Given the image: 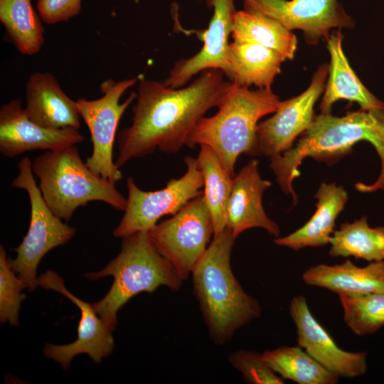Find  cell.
<instances>
[{
	"label": "cell",
	"mask_w": 384,
	"mask_h": 384,
	"mask_svg": "<svg viewBox=\"0 0 384 384\" xmlns=\"http://www.w3.org/2000/svg\"><path fill=\"white\" fill-rule=\"evenodd\" d=\"M329 67L323 64L314 73L307 89L297 97L281 101L274 114L258 124L257 156H272L291 149L296 138L311 125L314 107L324 90Z\"/></svg>",
	"instance_id": "cell-11"
},
{
	"label": "cell",
	"mask_w": 384,
	"mask_h": 384,
	"mask_svg": "<svg viewBox=\"0 0 384 384\" xmlns=\"http://www.w3.org/2000/svg\"><path fill=\"white\" fill-rule=\"evenodd\" d=\"M31 0H0V21L14 45L23 55H32L44 43V27Z\"/></svg>",
	"instance_id": "cell-26"
},
{
	"label": "cell",
	"mask_w": 384,
	"mask_h": 384,
	"mask_svg": "<svg viewBox=\"0 0 384 384\" xmlns=\"http://www.w3.org/2000/svg\"><path fill=\"white\" fill-rule=\"evenodd\" d=\"M338 297L345 323L355 334H373L384 326V293Z\"/></svg>",
	"instance_id": "cell-28"
},
{
	"label": "cell",
	"mask_w": 384,
	"mask_h": 384,
	"mask_svg": "<svg viewBox=\"0 0 384 384\" xmlns=\"http://www.w3.org/2000/svg\"><path fill=\"white\" fill-rule=\"evenodd\" d=\"M38 286L58 292L68 298L80 310L77 339L66 345L46 344L43 355L48 359L60 363L68 370L75 356L87 354L96 363L109 356L114 348V338L92 304L76 297L65 287L64 280L55 272L48 270L38 277Z\"/></svg>",
	"instance_id": "cell-13"
},
{
	"label": "cell",
	"mask_w": 384,
	"mask_h": 384,
	"mask_svg": "<svg viewBox=\"0 0 384 384\" xmlns=\"http://www.w3.org/2000/svg\"><path fill=\"white\" fill-rule=\"evenodd\" d=\"M258 161L250 160L233 178L232 190L227 208V228L236 239L244 231L263 228L278 238L280 230L262 206V195L272 183L261 178Z\"/></svg>",
	"instance_id": "cell-17"
},
{
	"label": "cell",
	"mask_w": 384,
	"mask_h": 384,
	"mask_svg": "<svg viewBox=\"0 0 384 384\" xmlns=\"http://www.w3.org/2000/svg\"><path fill=\"white\" fill-rule=\"evenodd\" d=\"M343 35L338 29L327 38L330 54L329 79L320 104L323 114L331 113L332 105L339 100L357 102L361 109L368 110L384 106L361 82L346 57L342 48Z\"/></svg>",
	"instance_id": "cell-20"
},
{
	"label": "cell",
	"mask_w": 384,
	"mask_h": 384,
	"mask_svg": "<svg viewBox=\"0 0 384 384\" xmlns=\"http://www.w3.org/2000/svg\"><path fill=\"white\" fill-rule=\"evenodd\" d=\"M137 78L115 81L107 79L100 84L102 95L95 100H76L80 117L87 125L92 144L86 164L97 175L111 182L122 179V174L113 160V147L119 122L127 107L137 99L131 92L122 103V95L137 82Z\"/></svg>",
	"instance_id": "cell-8"
},
{
	"label": "cell",
	"mask_w": 384,
	"mask_h": 384,
	"mask_svg": "<svg viewBox=\"0 0 384 384\" xmlns=\"http://www.w3.org/2000/svg\"><path fill=\"white\" fill-rule=\"evenodd\" d=\"M220 70L208 69L185 87L172 88L155 80L142 78L132 124L119 132V169L134 158L153 154L156 149L178 152L206 112L218 107L233 85Z\"/></svg>",
	"instance_id": "cell-1"
},
{
	"label": "cell",
	"mask_w": 384,
	"mask_h": 384,
	"mask_svg": "<svg viewBox=\"0 0 384 384\" xmlns=\"http://www.w3.org/2000/svg\"><path fill=\"white\" fill-rule=\"evenodd\" d=\"M27 285L12 270L4 247L0 246V321L18 326L21 304L26 299L22 291Z\"/></svg>",
	"instance_id": "cell-29"
},
{
	"label": "cell",
	"mask_w": 384,
	"mask_h": 384,
	"mask_svg": "<svg viewBox=\"0 0 384 384\" xmlns=\"http://www.w3.org/2000/svg\"><path fill=\"white\" fill-rule=\"evenodd\" d=\"M315 198L316 210L309 221L292 233L274 239L276 245L299 250L329 243L336 220L348 201V193L342 186L334 183H322Z\"/></svg>",
	"instance_id": "cell-21"
},
{
	"label": "cell",
	"mask_w": 384,
	"mask_h": 384,
	"mask_svg": "<svg viewBox=\"0 0 384 384\" xmlns=\"http://www.w3.org/2000/svg\"><path fill=\"white\" fill-rule=\"evenodd\" d=\"M262 356L277 375L299 384H336L338 381V376L322 366L299 346H283L265 351Z\"/></svg>",
	"instance_id": "cell-27"
},
{
	"label": "cell",
	"mask_w": 384,
	"mask_h": 384,
	"mask_svg": "<svg viewBox=\"0 0 384 384\" xmlns=\"http://www.w3.org/2000/svg\"><path fill=\"white\" fill-rule=\"evenodd\" d=\"M235 0H207L213 14L208 27L202 33L203 46L193 56L178 60L163 82L172 88H180L200 72L218 69L229 78L230 75L228 58L229 36L231 34L233 19L237 11Z\"/></svg>",
	"instance_id": "cell-15"
},
{
	"label": "cell",
	"mask_w": 384,
	"mask_h": 384,
	"mask_svg": "<svg viewBox=\"0 0 384 384\" xmlns=\"http://www.w3.org/2000/svg\"><path fill=\"white\" fill-rule=\"evenodd\" d=\"M228 360L231 365L250 383H284V378L274 372L265 362L262 353L241 349L230 353Z\"/></svg>",
	"instance_id": "cell-30"
},
{
	"label": "cell",
	"mask_w": 384,
	"mask_h": 384,
	"mask_svg": "<svg viewBox=\"0 0 384 384\" xmlns=\"http://www.w3.org/2000/svg\"><path fill=\"white\" fill-rule=\"evenodd\" d=\"M230 80L235 85L271 89L284 60L273 50L260 44L233 41L229 44Z\"/></svg>",
	"instance_id": "cell-22"
},
{
	"label": "cell",
	"mask_w": 384,
	"mask_h": 384,
	"mask_svg": "<svg viewBox=\"0 0 384 384\" xmlns=\"http://www.w3.org/2000/svg\"><path fill=\"white\" fill-rule=\"evenodd\" d=\"M302 279L307 285L326 289L338 295L384 293V260L358 267L347 260L342 264H319L306 270Z\"/></svg>",
	"instance_id": "cell-19"
},
{
	"label": "cell",
	"mask_w": 384,
	"mask_h": 384,
	"mask_svg": "<svg viewBox=\"0 0 384 384\" xmlns=\"http://www.w3.org/2000/svg\"><path fill=\"white\" fill-rule=\"evenodd\" d=\"M148 234L156 250L182 280H186L214 235L203 194L190 201L171 218L157 223Z\"/></svg>",
	"instance_id": "cell-10"
},
{
	"label": "cell",
	"mask_w": 384,
	"mask_h": 384,
	"mask_svg": "<svg viewBox=\"0 0 384 384\" xmlns=\"http://www.w3.org/2000/svg\"><path fill=\"white\" fill-rule=\"evenodd\" d=\"M233 41H247L269 48L284 60H292L297 40L292 31L276 20L247 10L236 11L231 32Z\"/></svg>",
	"instance_id": "cell-23"
},
{
	"label": "cell",
	"mask_w": 384,
	"mask_h": 384,
	"mask_svg": "<svg viewBox=\"0 0 384 384\" xmlns=\"http://www.w3.org/2000/svg\"><path fill=\"white\" fill-rule=\"evenodd\" d=\"M24 110L31 120L48 129H73L81 126L77 102L62 90L47 72L33 73L26 85Z\"/></svg>",
	"instance_id": "cell-18"
},
{
	"label": "cell",
	"mask_w": 384,
	"mask_h": 384,
	"mask_svg": "<svg viewBox=\"0 0 384 384\" xmlns=\"http://www.w3.org/2000/svg\"><path fill=\"white\" fill-rule=\"evenodd\" d=\"M200 146L196 160L203 178V197L212 218L213 236H216L227 228V208L233 177L225 171L210 146Z\"/></svg>",
	"instance_id": "cell-24"
},
{
	"label": "cell",
	"mask_w": 384,
	"mask_h": 384,
	"mask_svg": "<svg viewBox=\"0 0 384 384\" xmlns=\"http://www.w3.org/2000/svg\"><path fill=\"white\" fill-rule=\"evenodd\" d=\"M366 141L381 160L378 178L371 184H356L360 192L384 190V106L352 112L343 117L321 113L303 134L294 147L270 158V168L281 189L297 203L292 182L301 175L299 166L306 157L330 163L351 152L356 143Z\"/></svg>",
	"instance_id": "cell-2"
},
{
	"label": "cell",
	"mask_w": 384,
	"mask_h": 384,
	"mask_svg": "<svg viewBox=\"0 0 384 384\" xmlns=\"http://www.w3.org/2000/svg\"><path fill=\"white\" fill-rule=\"evenodd\" d=\"M329 244L331 257H353L368 262L384 260V227L370 228L366 216L341 224Z\"/></svg>",
	"instance_id": "cell-25"
},
{
	"label": "cell",
	"mask_w": 384,
	"mask_h": 384,
	"mask_svg": "<svg viewBox=\"0 0 384 384\" xmlns=\"http://www.w3.org/2000/svg\"><path fill=\"white\" fill-rule=\"evenodd\" d=\"M289 314L296 326L298 346L337 376L356 378L367 372V353L349 352L337 346L311 312L303 295L294 297Z\"/></svg>",
	"instance_id": "cell-14"
},
{
	"label": "cell",
	"mask_w": 384,
	"mask_h": 384,
	"mask_svg": "<svg viewBox=\"0 0 384 384\" xmlns=\"http://www.w3.org/2000/svg\"><path fill=\"white\" fill-rule=\"evenodd\" d=\"M119 255L100 271L86 273L90 280L114 278L108 292L92 306L110 331L117 324L119 310L133 297L152 293L164 286L180 290L183 280L174 266L156 250L148 232H137L122 238Z\"/></svg>",
	"instance_id": "cell-5"
},
{
	"label": "cell",
	"mask_w": 384,
	"mask_h": 384,
	"mask_svg": "<svg viewBox=\"0 0 384 384\" xmlns=\"http://www.w3.org/2000/svg\"><path fill=\"white\" fill-rule=\"evenodd\" d=\"M245 10L280 23L289 31L302 30L307 43L326 41L332 28H352V18L338 0H243Z\"/></svg>",
	"instance_id": "cell-12"
},
{
	"label": "cell",
	"mask_w": 384,
	"mask_h": 384,
	"mask_svg": "<svg viewBox=\"0 0 384 384\" xmlns=\"http://www.w3.org/2000/svg\"><path fill=\"white\" fill-rule=\"evenodd\" d=\"M85 140L78 130L45 128L29 119L22 102L15 99L0 109V152L6 157H16L35 149L53 151Z\"/></svg>",
	"instance_id": "cell-16"
},
{
	"label": "cell",
	"mask_w": 384,
	"mask_h": 384,
	"mask_svg": "<svg viewBox=\"0 0 384 384\" xmlns=\"http://www.w3.org/2000/svg\"><path fill=\"white\" fill-rule=\"evenodd\" d=\"M18 169V176L11 187L28 193L31 218L26 235L14 249L16 257L9 259V262L12 270L27 285L28 290L33 292L38 286L36 271L41 259L51 250L68 242L75 236L76 230L63 223L46 203L34 179L30 159L23 157Z\"/></svg>",
	"instance_id": "cell-7"
},
{
	"label": "cell",
	"mask_w": 384,
	"mask_h": 384,
	"mask_svg": "<svg viewBox=\"0 0 384 384\" xmlns=\"http://www.w3.org/2000/svg\"><path fill=\"white\" fill-rule=\"evenodd\" d=\"M82 0H38L37 10L43 21L49 24L66 21L78 16Z\"/></svg>",
	"instance_id": "cell-31"
},
{
	"label": "cell",
	"mask_w": 384,
	"mask_h": 384,
	"mask_svg": "<svg viewBox=\"0 0 384 384\" xmlns=\"http://www.w3.org/2000/svg\"><path fill=\"white\" fill-rule=\"evenodd\" d=\"M235 240L228 228L213 236L191 272L193 293L210 337L218 345L262 314L257 300L244 291L232 271Z\"/></svg>",
	"instance_id": "cell-3"
},
{
	"label": "cell",
	"mask_w": 384,
	"mask_h": 384,
	"mask_svg": "<svg viewBox=\"0 0 384 384\" xmlns=\"http://www.w3.org/2000/svg\"><path fill=\"white\" fill-rule=\"evenodd\" d=\"M280 102L271 89L251 90L233 82L218 105L217 113L198 121L186 145L189 148L208 145L217 153L225 171L234 177L240 154L257 155L258 121L274 113Z\"/></svg>",
	"instance_id": "cell-4"
},
{
	"label": "cell",
	"mask_w": 384,
	"mask_h": 384,
	"mask_svg": "<svg viewBox=\"0 0 384 384\" xmlns=\"http://www.w3.org/2000/svg\"><path fill=\"white\" fill-rule=\"evenodd\" d=\"M46 203L58 218L69 222L77 208L102 201L124 210L127 198L115 183L97 175L84 163L76 145L46 151L32 162Z\"/></svg>",
	"instance_id": "cell-6"
},
{
	"label": "cell",
	"mask_w": 384,
	"mask_h": 384,
	"mask_svg": "<svg viewBox=\"0 0 384 384\" xmlns=\"http://www.w3.org/2000/svg\"><path fill=\"white\" fill-rule=\"evenodd\" d=\"M184 162L186 173L179 178L171 179L160 190L143 191L132 177L127 178V206L113 230L114 237L122 238L137 232H149L161 217L175 215L190 201L203 194V178L196 159L187 156Z\"/></svg>",
	"instance_id": "cell-9"
}]
</instances>
